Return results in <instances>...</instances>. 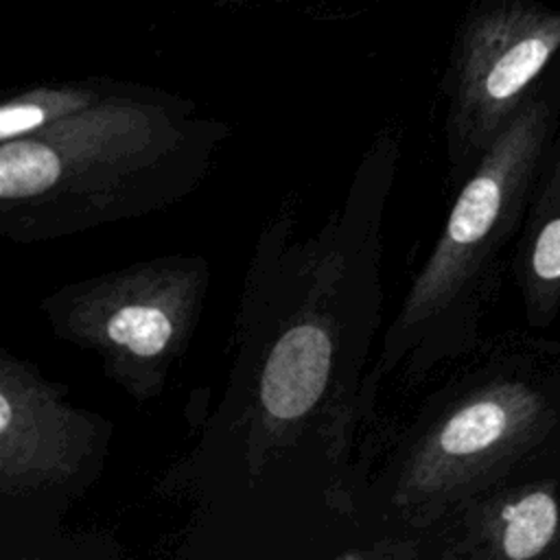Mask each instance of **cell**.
Wrapping results in <instances>:
<instances>
[{"mask_svg":"<svg viewBox=\"0 0 560 560\" xmlns=\"http://www.w3.org/2000/svg\"><path fill=\"white\" fill-rule=\"evenodd\" d=\"M330 354L332 346L322 328L300 324L287 330L273 346L260 381L267 413L278 420L304 416L324 392Z\"/></svg>","mask_w":560,"mask_h":560,"instance_id":"6da1fadb","label":"cell"},{"mask_svg":"<svg viewBox=\"0 0 560 560\" xmlns=\"http://www.w3.org/2000/svg\"><path fill=\"white\" fill-rule=\"evenodd\" d=\"M59 177V160L46 144L4 140L0 149V197L26 199L48 190Z\"/></svg>","mask_w":560,"mask_h":560,"instance_id":"7a4b0ae2","label":"cell"},{"mask_svg":"<svg viewBox=\"0 0 560 560\" xmlns=\"http://www.w3.org/2000/svg\"><path fill=\"white\" fill-rule=\"evenodd\" d=\"M503 516L508 521L503 547L512 560H527L540 553L558 523L556 503L545 492L527 494L516 505H510Z\"/></svg>","mask_w":560,"mask_h":560,"instance_id":"3957f363","label":"cell"},{"mask_svg":"<svg viewBox=\"0 0 560 560\" xmlns=\"http://www.w3.org/2000/svg\"><path fill=\"white\" fill-rule=\"evenodd\" d=\"M107 337L114 343L129 348L133 354L155 357L168 346L173 324L166 313L155 306L129 304L109 317Z\"/></svg>","mask_w":560,"mask_h":560,"instance_id":"277c9868","label":"cell"},{"mask_svg":"<svg viewBox=\"0 0 560 560\" xmlns=\"http://www.w3.org/2000/svg\"><path fill=\"white\" fill-rule=\"evenodd\" d=\"M505 411L497 402H475L457 411L440 433V446L451 455L477 453L501 438Z\"/></svg>","mask_w":560,"mask_h":560,"instance_id":"5b68a950","label":"cell"},{"mask_svg":"<svg viewBox=\"0 0 560 560\" xmlns=\"http://www.w3.org/2000/svg\"><path fill=\"white\" fill-rule=\"evenodd\" d=\"M501 203V192L499 184L481 175L472 179L464 192L459 195L451 219H448V241L457 245H468L479 241L497 219Z\"/></svg>","mask_w":560,"mask_h":560,"instance_id":"8992f818","label":"cell"},{"mask_svg":"<svg viewBox=\"0 0 560 560\" xmlns=\"http://www.w3.org/2000/svg\"><path fill=\"white\" fill-rule=\"evenodd\" d=\"M549 46L542 39L529 37L512 46L490 70L486 90L492 98H508L516 94L547 61Z\"/></svg>","mask_w":560,"mask_h":560,"instance_id":"52a82bcc","label":"cell"},{"mask_svg":"<svg viewBox=\"0 0 560 560\" xmlns=\"http://www.w3.org/2000/svg\"><path fill=\"white\" fill-rule=\"evenodd\" d=\"M534 269L540 278H560V219L545 225L534 249Z\"/></svg>","mask_w":560,"mask_h":560,"instance_id":"ba28073f","label":"cell"},{"mask_svg":"<svg viewBox=\"0 0 560 560\" xmlns=\"http://www.w3.org/2000/svg\"><path fill=\"white\" fill-rule=\"evenodd\" d=\"M44 120V112L31 103H13L4 105L0 112V138L11 140L20 133L31 131Z\"/></svg>","mask_w":560,"mask_h":560,"instance_id":"9c48e42d","label":"cell"}]
</instances>
